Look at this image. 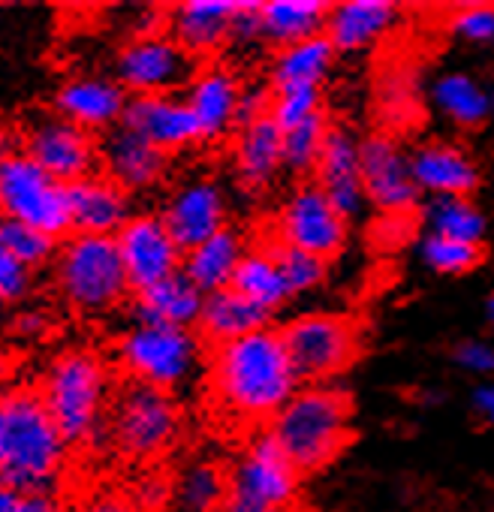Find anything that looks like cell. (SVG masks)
I'll use <instances>...</instances> for the list:
<instances>
[{
	"mask_svg": "<svg viewBox=\"0 0 494 512\" xmlns=\"http://www.w3.org/2000/svg\"><path fill=\"white\" fill-rule=\"evenodd\" d=\"M184 428L187 419L178 395L124 380L112 392L97 446L115 449L127 461L151 464L181 443Z\"/></svg>",
	"mask_w": 494,
	"mask_h": 512,
	"instance_id": "cell-7",
	"label": "cell"
},
{
	"mask_svg": "<svg viewBox=\"0 0 494 512\" xmlns=\"http://www.w3.org/2000/svg\"><path fill=\"white\" fill-rule=\"evenodd\" d=\"M229 287L266 314H275L278 308H284L293 299V293L281 275V266L272 253V244L247 247L244 260L238 263Z\"/></svg>",
	"mask_w": 494,
	"mask_h": 512,
	"instance_id": "cell-32",
	"label": "cell"
},
{
	"mask_svg": "<svg viewBox=\"0 0 494 512\" xmlns=\"http://www.w3.org/2000/svg\"><path fill=\"white\" fill-rule=\"evenodd\" d=\"M0 241L7 244V250L16 256L22 266H28L34 275L49 269L55 253H58V238L34 229V226H25V223H16V220H0Z\"/></svg>",
	"mask_w": 494,
	"mask_h": 512,
	"instance_id": "cell-36",
	"label": "cell"
},
{
	"mask_svg": "<svg viewBox=\"0 0 494 512\" xmlns=\"http://www.w3.org/2000/svg\"><path fill=\"white\" fill-rule=\"evenodd\" d=\"M269 323H272V314L260 311L244 296H238L232 287H226V290L205 296L202 314L196 323V335L202 338L205 347H220V344L238 341L244 335H254V332L266 329Z\"/></svg>",
	"mask_w": 494,
	"mask_h": 512,
	"instance_id": "cell-29",
	"label": "cell"
},
{
	"mask_svg": "<svg viewBox=\"0 0 494 512\" xmlns=\"http://www.w3.org/2000/svg\"><path fill=\"white\" fill-rule=\"evenodd\" d=\"M112 362L124 380L178 395L205 377L208 353L196 329L130 320L115 335Z\"/></svg>",
	"mask_w": 494,
	"mask_h": 512,
	"instance_id": "cell-6",
	"label": "cell"
},
{
	"mask_svg": "<svg viewBox=\"0 0 494 512\" xmlns=\"http://www.w3.org/2000/svg\"><path fill=\"white\" fill-rule=\"evenodd\" d=\"M37 392L70 446H97L115 392V368L97 347L73 344L52 353Z\"/></svg>",
	"mask_w": 494,
	"mask_h": 512,
	"instance_id": "cell-3",
	"label": "cell"
},
{
	"mask_svg": "<svg viewBox=\"0 0 494 512\" xmlns=\"http://www.w3.org/2000/svg\"><path fill=\"white\" fill-rule=\"evenodd\" d=\"M362 187L365 199L386 214L410 211L419 199L410 157L389 136H371L362 142Z\"/></svg>",
	"mask_w": 494,
	"mask_h": 512,
	"instance_id": "cell-20",
	"label": "cell"
},
{
	"mask_svg": "<svg viewBox=\"0 0 494 512\" xmlns=\"http://www.w3.org/2000/svg\"><path fill=\"white\" fill-rule=\"evenodd\" d=\"M244 82L241 76L223 61L196 64L187 88L181 91L205 145H217L238 130V106H241Z\"/></svg>",
	"mask_w": 494,
	"mask_h": 512,
	"instance_id": "cell-17",
	"label": "cell"
},
{
	"mask_svg": "<svg viewBox=\"0 0 494 512\" xmlns=\"http://www.w3.org/2000/svg\"><path fill=\"white\" fill-rule=\"evenodd\" d=\"M16 371H19V359L10 347L0 344V392H4L7 386L16 383Z\"/></svg>",
	"mask_w": 494,
	"mask_h": 512,
	"instance_id": "cell-52",
	"label": "cell"
},
{
	"mask_svg": "<svg viewBox=\"0 0 494 512\" xmlns=\"http://www.w3.org/2000/svg\"><path fill=\"white\" fill-rule=\"evenodd\" d=\"M314 175L317 187L347 220L362 214L368 202L362 187V142L347 127H329Z\"/></svg>",
	"mask_w": 494,
	"mask_h": 512,
	"instance_id": "cell-21",
	"label": "cell"
},
{
	"mask_svg": "<svg viewBox=\"0 0 494 512\" xmlns=\"http://www.w3.org/2000/svg\"><path fill=\"white\" fill-rule=\"evenodd\" d=\"M431 235H443L464 244H479L485 235V217L467 196H437L425 208Z\"/></svg>",
	"mask_w": 494,
	"mask_h": 512,
	"instance_id": "cell-35",
	"label": "cell"
},
{
	"mask_svg": "<svg viewBox=\"0 0 494 512\" xmlns=\"http://www.w3.org/2000/svg\"><path fill=\"white\" fill-rule=\"evenodd\" d=\"M157 214L178 247L190 250L229 226V196L217 175L187 172L163 190Z\"/></svg>",
	"mask_w": 494,
	"mask_h": 512,
	"instance_id": "cell-12",
	"label": "cell"
},
{
	"mask_svg": "<svg viewBox=\"0 0 494 512\" xmlns=\"http://www.w3.org/2000/svg\"><path fill=\"white\" fill-rule=\"evenodd\" d=\"M326 19L329 4H320V0H272V4H260L263 43L275 46L278 52L323 37Z\"/></svg>",
	"mask_w": 494,
	"mask_h": 512,
	"instance_id": "cell-31",
	"label": "cell"
},
{
	"mask_svg": "<svg viewBox=\"0 0 494 512\" xmlns=\"http://www.w3.org/2000/svg\"><path fill=\"white\" fill-rule=\"evenodd\" d=\"M0 220H16L64 241L70 235L67 187L19 151L0 166Z\"/></svg>",
	"mask_w": 494,
	"mask_h": 512,
	"instance_id": "cell-9",
	"label": "cell"
},
{
	"mask_svg": "<svg viewBox=\"0 0 494 512\" xmlns=\"http://www.w3.org/2000/svg\"><path fill=\"white\" fill-rule=\"evenodd\" d=\"M73 446L49 416L37 386L16 380L0 392V485L55 494Z\"/></svg>",
	"mask_w": 494,
	"mask_h": 512,
	"instance_id": "cell-2",
	"label": "cell"
},
{
	"mask_svg": "<svg viewBox=\"0 0 494 512\" xmlns=\"http://www.w3.org/2000/svg\"><path fill=\"white\" fill-rule=\"evenodd\" d=\"M410 172L419 190H428L437 196H467L479 184L476 163L458 148L446 142L422 145L410 157Z\"/></svg>",
	"mask_w": 494,
	"mask_h": 512,
	"instance_id": "cell-27",
	"label": "cell"
},
{
	"mask_svg": "<svg viewBox=\"0 0 494 512\" xmlns=\"http://www.w3.org/2000/svg\"><path fill=\"white\" fill-rule=\"evenodd\" d=\"M449 31H452L458 40H464V43L488 46V43H494V10H485V7L461 10V13L452 16Z\"/></svg>",
	"mask_w": 494,
	"mask_h": 512,
	"instance_id": "cell-42",
	"label": "cell"
},
{
	"mask_svg": "<svg viewBox=\"0 0 494 512\" xmlns=\"http://www.w3.org/2000/svg\"><path fill=\"white\" fill-rule=\"evenodd\" d=\"M121 124L127 130L139 133L142 139H148L154 148L166 151L169 157L202 145L199 124H196L184 94L130 97Z\"/></svg>",
	"mask_w": 494,
	"mask_h": 512,
	"instance_id": "cell-19",
	"label": "cell"
},
{
	"mask_svg": "<svg viewBox=\"0 0 494 512\" xmlns=\"http://www.w3.org/2000/svg\"><path fill=\"white\" fill-rule=\"evenodd\" d=\"M272 121L284 130L323 115V91L320 88H290V91H272Z\"/></svg>",
	"mask_w": 494,
	"mask_h": 512,
	"instance_id": "cell-40",
	"label": "cell"
},
{
	"mask_svg": "<svg viewBox=\"0 0 494 512\" xmlns=\"http://www.w3.org/2000/svg\"><path fill=\"white\" fill-rule=\"evenodd\" d=\"M455 362L470 374H494V347L488 341H464L455 350Z\"/></svg>",
	"mask_w": 494,
	"mask_h": 512,
	"instance_id": "cell-47",
	"label": "cell"
},
{
	"mask_svg": "<svg viewBox=\"0 0 494 512\" xmlns=\"http://www.w3.org/2000/svg\"><path fill=\"white\" fill-rule=\"evenodd\" d=\"M58 302L76 317H109L130 299V281L109 235H67L49 266Z\"/></svg>",
	"mask_w": 494,
	"mask_h": 512,
	"instance_id": "cell-5",
	"label": "cell"
},
{
	"mask_svg": "<svg viewBox=\"0 0 494 512\" xmlns=\"http://www.w3.org/2000/svg\"><path fill=\"white\" fill-rule=\"evenodd\" d=\"M76 512H139L136 503L127 497V494H118V491H97L91 494L88 500H82L76 506Z\"/></svg>",
	"mask_w": 494,
	"mask_h": 512,
	"instance_id": "cell-49",
	"label": "cell"
},
{
	"mask_svg": "<svg viewBox=\"0 0 494 512\" xmlns=\"http://www.w3.org/2000/svg\"><path fill=\"white\" fill-rule=\"evenodd\" d=\"M205 386L223 416L241 425H269L302 380L293 371L281 329L266 326L254 335L211 347Z\"/></svg>",
	"mask_w": 494,
	"mask_h": 512,
	"instance_id": "cell-1",
	"label": "cell"
},
{
	"mask_svg": "<svg viewBox=\"0 0 494 512\" xmlns=\"http://www.w3.org/2000/svg\"><path fill=\"white\" fill-rule=\"evenodd\" d=\"M266 434L305 476L329 467L350 440V401L329 383H305L275 413Z\"/></svg>",
	"mask_w": 494,
	"mask_h": 512,
	"instance_id": "cell-4",
	"label": "cell"
},
{
	"mask_svg": "<svg viewBox=\"0 0 494 512\" xmlns=\"http://www.w3.org/2000/svg\"><path fill=\"white\" fill-rule=\"evenodd\" d=\"M335 49L326 37H314L305 43H296L290 49H281L272 61L269 88L272 91H290V88H323L326 76L332 73Z\"/></svg>",
	"mask_w": 494,
	"mask_h": 512,
	"instance_id": "cell-33",
	"label": "cell"
},
{
	"mask_svg": "<svg viewBox=\"0 0 494 512\" xmlns=\"http://www.w3.org/2000/svg\"><path fill=\"white\" fill-rule=\"evenodd\" d=\"M229 163L235 181L251 193H263L278 181L284 169V133L272 115L241 124L232 133Z\"/></svg>",
	"mask_w": 494,
	"mask_h": 512,
	"instance_id": "cell-23",
	"label": "cell"
},
{
	"mask_svg": "<svg viewBox=\"0 0 494 512\" xmlns=\"http://www.w3.org/2000/svg\"><path fill=\"white\" fill-rule=\"evenodd\" d=\"M398 22V10L386 0H350L329 10L323 37L338 52H362L380 43L392 25Z\"/></svg>",
	"mask_w": 494,
	"mask_h": 512,
	"instance_id": "cell-26",
	"label": "cell"
},
{
	"mask_svg": "<svg viewBox=\"0 0 494 512\" xmlns=\"http://www.w3.org/2000/svg\"><path fill=\"white\" fill-rule=\"evenodd\" d=\"M269 244H272V253H275L281 275H284L293 296L311 293L326 281L329 263L320 260V256H311L305 250H296V247H287V244H278V241H269Z\"/></svg>",
	"mask_w": 494,
	"mask_h": 512,
	"instance_id": "cell-38",
	"label": "cell"
},
{
	"mask_svg": "<svg viewBox=\"0 0 494 512\" xmlns=\"http://www.w3.org/2000/svg\"><path fill=\"white\" fill-rule=\"evenodd\" d=\"M419 256L428 269H434L437 275H464L473 266H479L482 250L479 244H464V241H452L443 235H428L419 244Z\"/></svg>",
	"mask_w": 494,
	"mask_h": 512,
	"instance_id": "cell-39",
	"label": "cell"
},
{
	"mask_svg": "<svg viewBox=\"0 0 494 512\" xmlns=\"http://www.w3.org/2000/svg\"><path fill=\"white\" fill-rule=\"evenodd\" d=\"M169 497H172V476L157 473V470H148L145 476H139L130 494L139 512H163L169 509Z\"/></svg>",
	"mask_w": 494,
	"mask_h": 512,
	"instance_id": "cell-43",
	"label": "cell"
},
{
	"mask_svg": "<svg viewBox=\"0 0 494 512\" xmlns=\"http://www.w3.org/2000/svg\"><path fill=\"white\" fill-rule=\"evenodd\" d=\"M115 247L124 263V275L130 281L133 296L178 275L184 263V250L169 235L157 211H136L115 232Z\"/></svg>",
	"mask_w": 494,
	"mask_h": 512,
	"instance_id": "cell-15",
	"label": "cell"
},
{
	"mask_svg": "<svg viewBox=\"0 0 494 512\" xmlns=\"http://www.w3.org/2000/svg\"><path fill=\"white\" fill-rule=\"evenodd\" d=\"M431 100L440 115L455 121L458 127H479L491 118V94L467 73H446L434 82Z\"/></svg>",
	"mask_w": 494,
	"mask_h": 512,
	"instance_id": "cell-34",
	"label": "cell"
},
{
	"mask_svg": "<svg viewBox=\"0 0 494 512\" xmlns=\"http://www.w3.org/2000/svg\"><path fill=\"white\" fill-rule=\"evenodd\" d=\"M473 407L485 422L494 425V383H482L473 389Z\"/></svg>",
	"mask_w": 494,
	"mask_h": 512,
	"instance_id": "cell-51",
	"label": "cell"
},
{
	"mask_svg": "<svg viewBox=\"0 0 494 512\" xmlns=\"http://www.w3.org/2000/svg\"><path fill=\"white\" fill-rule=\"evenodd\" d=\"M220 512H281V509H269V506H260L254 500H244V497H232L229 494V500L223 503Z\"/></svg>",
	"mask_w": 494,
	"mask_h": 512,
	"instance_id": "cell-53",
	"label": "cell"
},
{
	"mask_svg": "<svg viewBox=\"0 0 494 512\" xmlns=\"http://www.w3.org/2000/svg\"><path fill=\"white\" fill-rule=\"evenodd\" d=\"M70 235H109L136 214V199L112 184L103 172L88 175L67 187Z\"/></svg>",
	"mask_w": 494,
	"mask_h": 512,
	"instance_id": "cell-24",
	"label": "cell"
},
{
	"mask_svg": "<svg viewBox=\"0 0 494 512\" xmlns=\"http://www.w3.org/2000/svg\"><path fill=\"white\" fill-rule=\"evenodd\" d=\"M196 70V61L166 34H133L112 55V79L127 97L181 94Z\"/></svg>",
	"mask_w": 494,
	"mask_h": 512,
	"instance_id": "cell-8",
	"label": "cell"
},
{
	"mask_svg": "<svg viewBox=\"0 0 494 512\" xmlns=\"http://www.w3.org/2000/svg\"><path fill=\"white\" fill-rule=\"evenodd\" d=\"M235 10L238 4L232 0H184L166 10V34L193 61H214L229 46Z\"/></svg>",
	"mask_w": 494,
	"mask_h": 512,
	"instance_id": "cell-22",
	"label": "cell"
},
{
	"mask_svg": "<svg viewBox=\"0 0 494 512\" xmlns=\"http://www.w3.org/2000/svg\"><path fill=\"white\" fill-rule=\"evenodd\" d=\"M19 151H22V136H19V130L10 127V124H0V166H4L7 160H13Z\"/></svg>",
	"mask_w": 494,
	"mask_h": 512,
	"instance_id": "cell-50",
	"label": "cell"
},
{
	"mask_svg": "<svg viewBox=\"0 0 494 512\" xmlns=\"http://www.w3.org/2000/svg\"><path fill=\"white\" fill-rule=\"evenodd\" d=\"M205 296L178 272L130 299V320L160 323L175 329H196Z\"/></svg>",
	"mask_w": 494,
	"mask_h": 512,
	"instance_id": "cell-28",
	"label": "cell"
},
{
	"mask_svg": "<svg viewBox=\"0 0 494 512\" xmlns=\"http://www.w3.org/2000/svg\"><path fill=\"white\" fill-rule=\"evenodd\" d=\"M281 338L302 383L338 377L359 350L356 326L341 314H302L281 329Z\"/></svg>",
	"mask_w": 494,
	"mask_h": 512,
	"instance_id": "cell-10",
	"label": "cell"
},
{
	"mask_svg": "<svg viewBox=\"0 0 494 512\" xmlns=\"http://www.w3.org/2000/svg\"><path fill=\"white\" fill-rule=\"evenodd\" d=\"M347 223L350 220L329 202L317 181H302L284 196L275 214L272 241L305 250L329 263L347 244Z\"/></svg>",
	"mask_w": 494,
	"mask_h": 512,
	"instance_id": "cell-11",
	"label": "cell"
},
{
	"mask_svg": "<svg viewBox=\"0 0 494 512\" xmlns=\"http://www.w3.org/2000/svg\"><path fill=\"white\" fill-rule=\"evenodd\" d=\"M55 326V317L52 311H46L43 305H22L16 308V314L10 317V332L19 338V341H43Z\"/></svg>",
	"mask_w": 494,
	"mask_h": 512,
	"instance_id": "cell-44",
	"label": "cell"
},
{
	"mask_svg": "<svg viewBox=\"0 0 494 512\" xmlns=\"http://www.w3.org/2000/svg\"><path fill=\"white\" fill-rule=\"evenodd\" d=\"M485 320L494 326V293L488 296V302H485Z\"/></svg>",
	"mask_w": 494,
	"mask_h": 512,
	"instance_id": "cell-54",
	"label": "cell"
},
{
	"mask_svg": "<svg viewBox=\"0 0 494 512\" xmlns=\"http://www.w3.org/2000/svg\"><path fill=\"white\" fill-rule=\"evenodd\" d=\"M229 476V494L254 500L269 509L287 512V506L299 494L302 473L290 464V458L281 452V446L263 431L247 443L235 461L226 470Z\"/></svg>",
	"mask_w": 494,
	"mask_h": 512,
	"instance_id": "cell-14",
	"label": "cell"
},
{
	"mask_svg": "<svg viewBox=\"0 0 494 512\" xmlns=\"http://www.w3.org/2000/svg\"><path fill=\"white\" fill-rule=\"evenodd\" d=\"M257 43H263L260 4H238V10L232 16V28H229V46L232 49H254Z\"/></svg>",
	"mask_w": 494,
	"mask_h": 512,
	"instance_id": "cell-45",
	"label": "cell"
},
{
	"mask_svg": "<svg viewBox=\"0 0 494 512\" xmlns=\"http://www.w3.org/2000/svg\"><path fill=\"white\" fill-rule=\"evenodd\" d=\"M19 136L22 154L64 187L100 172V139L52 112L34 115Z\"/></svg>",
	"mask_w": 494,
	"mask_h": 512,
	"instance_id": "cell-13",
	"label": "cell"
},
{
	"mask_svg": "<svg viewBox=\"0 0 494 512\" xmlns=\"http://www.w3.org/2000/svg\"><path fill=\"white\" fill-rule=\"evenodd\" d=\"M37 275L22 266L16 256L0 241V305L4 308H22L34 299Z\"/></svg>",
	"mask_w": 494,
	"mask_h": 512,
	"instance_id": "cell-41",
	"label": "cell"
},
{
	"mask_svg": "<svg viewBox=\"0 0 494 512\" xmlns=\"http://www.w3.org/2000/svg\"><path fill=\"white\" fill-rule=\"evenodd\" d=\"M326 133H329L326 112L284 130V169H290L293 175H311L317 169Z\"/></svg>",
	"mask_w": 494,
	"mask_h": 512,
	"instance_id": "cell-37",
	"label": "cell"
},
{
	"mask_svg": "<svg viewBox=\"0 0 494 512\" xmlns=\"http://www.w3.org/2000/svg\"><path fill=\"white\" fill-rule=\"evenodd\" d=\"M100 172L136 199L169 181L172 157L121 124L100 136Z\"/></svg>",
	"mask_w": 494,
	"mask_h": 512,
	"instance_id": "cell-18",
	"label": "cell"
},
{
	"mask_svg": "<svg viewBox=\"0 0 494 512\" xmlns=\"http://www.w3.org/2000/svg\"><path fill=\"white\" fill-rule=\"evenodd\" d=\"M269 109H272V88L269 85H247L244 82L241 106H238V127L269 115Z\"/></svg>",
	"mask_w": 494,
	"mask_h": 512,
	"instance_id": "cell-48",
	"label": "cell"
},
{
	"mask_svg": "<svg viewBox=\"0 0 494 512\" xmlns=\"http://www.w3.org/2000/svg\"><path fill=\"white\" fill-rule=\"evenodd\" d=\"M127 103L130 97L112 73H76L55 88L49 112L100 139L121 127Z\"/></svg>",
	"mask_w": 494,
	"mask_h": 512,
	"instance_id": "cell-16",
	"label": "cell"
},
{
	"mask_svg": "<svg viewBox=\"0 0 494 512\" xmlns=\"http://www.w3.org/2000/svg\"><path fill=\"white\" fill-rule=\"evenodd\" d=\"M7 326H10V317H7V308H4V305H0V335H4V332H7Z\"/></svg>",
	"mask_w": 494,
	"mask_h": 512,
	"instance_id": "cell-55",
	"label": "cell"
},
{
	"mask_svg": "<svg viewBox=\"0 0 494 512\" xmlns=\"http://www.w3.org/2000/svg\"><path fill=\"white\" fill-rule=\"evenodd\" d=\"M247 253V238L241 229L226 226L220 232H214L211 238H205L202 244L184 250V263H181V275L202 293L211 296L217 290H226L232 284V275L238 269V263Z\"/></svg>",
	"mask_w": 494,
	"mask_h": 512,
	"instance_id": "cell-25",
	"label": "cell"
},
{
	"mask_svg": "<svg viewBox=\"0 0 494 512\" xmlns=\"http://www.w3.org/2000/svg\"><path fill=\"white\" fill-rule=\"evenodd\" d=\"M229 500L226 467L208 455L187 458L172 476L169 512H220Z\"/></svg>",
	"mask_w": 494,
	"mask_h": 512,
	"instance_id": "cell-30",
	"label": "cell"
},
{
	"mask_svg": "<svg viewBox=\"0 0 494 512\" xmlns=\"http://www.w3.org/2000/svg\"><path fill=\"white\" fill-rule=\"evenodd\" d=\"M0 512H64L55 494H22L0 485Z\"/></svg>",
	"mask_w": 494,
	"mask_h": 512,
	"instance_id": "cell-46",
	"label": "cell"
}]
</instances>
